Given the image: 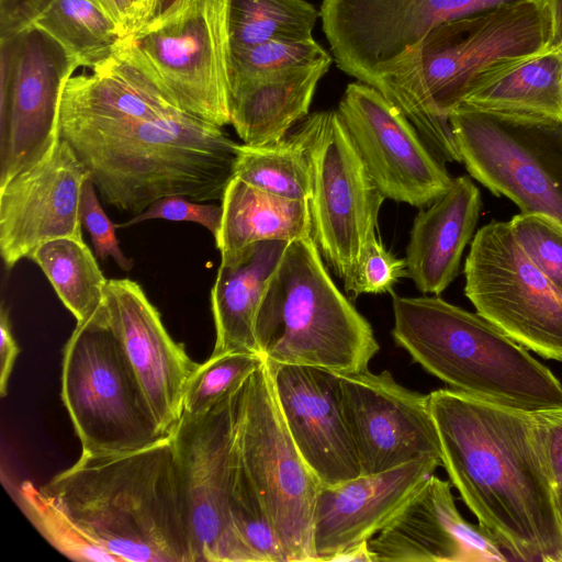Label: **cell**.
Returning a JSON list of instances; mask_svg holds the SVG:
<instances>
[{"mask_svg":"<svg viewBox=\"0 0 562 562\" xmlns=\"http://www.w3.org/2000/svg\"><path fill=\"white\" fill-rule=\"evenodd\" d=\"M441 465L512 560L562 562L553 482L530 412L440 389L429 393Z\"/></svg>","mask_w":562,"mask_h":562,"instance_id":"cell-1","label":"cell"},{"mask_svg":"<svg viewBox=\"0 0 562 562\" xmlns=\"http://www.w3.org/2000/svg\"><path fill=\"white\" fill-rule=\"evenodd\" d=\"M41 490L120 562H195L171 435L126 452H81Z\"/></svg>","mask_w":562,"mask_h":562,"instance_id":"cell-2","label":"cell"},{"mask_svg":"<svg viewBox=\"0 0 562 562\" xmlns=\"http://www.w3.org/2000/svg\"><path fill=\"white\" fill-rule=\"evenodd\" d=\"M59 135L102 200L134 216L170 195L222 200L239 145L222 126L183 112L101 124L59 122Z\"/></svg>","mask_w":562,"mask_h":562,"instance_id":"cell-3","label":"cell"},{"mask_svg":"<svg viewBox=\"0 0 562 562\" xmlns=\"http://www.w3.org/2000/svg\"><path fill=\"white\" fill-rule=\"evenodd\" d=\"M546 0H524L447 21L371 86L415 126L443 162H461L449 114L498 61L547 49Z\"/></svg>","mask_w":562,"mask_h":562,"instance_id":"cell-4","label":"cell"},{"mask_svg":"<svg viewBox=\"0 0 562 562\" xmlns=\"http://www.w3.org/2000/svg\"><path fill=\"white\" fill-rule=\"evenodd\" d=\"M392 294L397 346L452 390L533 412L562 404V384L490 321L439 295Z\"/></svg>","mask_w":562,"mask_h":562,"instance_id":"cell-5","label":"cell"},{"mask_svg":"<svg viewBox=\"0 0 562 562\" xmlns=\"http://www.w3.org/2000/svg\"><path fill=\"white\" fill-rule=\"evenodd\" d=\"M256 337L270 362L334 373L368 370L380 349L370 323L333 281L312 236L289 243L260 305Z\"/></svg>","mask_w":562,"mask_h":562,"instance_id":"cell-6","label":"cell"},{"mask_svg":"<svg viewBox=\"0 0 562 562\" xmlns=\"http://www.w3.org/2000/svg\"><path fill=\"white\" fill-rule=\"evenodd\" d=\"M229 1L178 0L120 47L176 109L222 127L231 124Z\"/></svg>","mask_w":562,"mask_h":562,"instance_id":"cell-7","label":"cell"},{"mask_svg":"<svg viewBox=\"0 0 562 562\" xmlns=\"http://www.w3.org/2000/svg\"><path fill=\"white\" fill-rule=\"evenodd\" d=\"M61 400L82 452H126L169 436L160 430L102 304L77 323L65 345Z\"/></svg>","mask_w":562,"mask_h":562,"instance_id":"cell-8","label":"cell"},{"mask_svg":"<svg viewBox=\"0 0 562 562\" xmlns=\"http://www.w3.org/2000/svg\"><path fill=\"white\" fill-rule=\"evenodd\" d=\"M311 169V236L351 293L361 256L376 237L385 200L337 110L308 115L293 132Z\"/></svg>","mask_w":562,"mask_h":562,"instance_id":"cell-9","label":"cell"},{"mask_svg":"<svg viewBox=\"0 0 562 562\" xmlns=\"http://www.w3.org/2000/svg\"><path fill=\"white\" fill-rule=\"evenodd\" d=\"M235 443L273 524L285 562H316L313 524L322 484L291 437L266 359L244 383Z\"/></svg>","mask_w":562,"mask_h":562,"instance_id":"cell-10","label":"cell"},{"mask_svg":"<svg viewBox=\"0 0 562 562\" xmlns=\"http://www.w3.org/2000/svg\"><path fill=\"white\" fill-rule=\"evenodd\" d=\"M468 172L521 213L562 223V122L491 113L460 104L449 114Z\"/></svg>","mask_w":562,"mask_h":562,"instance_id":"cell-11","label":"cell"},{"mask_svg":"<svg viewBox=\"0 0 562 562\" xmlns=\"http://www.w3.org/2000/svg\"><path fill=\"white\" fill-rule=\"evenodd\" d=\"M464 277L477 314L522 347L562 361V291L528 257L509 222L477 231Z\"/></svg>","mask_w":562,"mask_h":562,"instance_id":"cell-12","label":"cell"},{"mask_svg":"<svg viewBox=\"0 0 562 562\" xmlns=\"http://www.w3.org/2000/svg\"><path fill=\"white\" fill-rule=\"evenodd\" d=\"M0 38L1 188L43 160L59 142L64 87L79 66L37 30Z\"/></svg>","mask_w":562,"mask_h":562,"instance_id":"cell-13","label":"cell"},{"mask_svg":"<svg viewBox=\"0 0 562 562\" xmlns=\"http://www.w3.org/2000/svg\"><path fill=\"white\" fill-rule=\"evenodd\" d=\"M243 386L201 415H182L170 434L195 562H255L235 538L227 513Z\"/></svg>","mask_w":562,"mask_h":562,"instance_id":"cell-14","label":"cell"},{"mask_svg":"<svg viewBox=\"0 0 562 562\" xmlns=\"http://www.w3.org/2000/svg\"><path fill=\"white\" fill-rule=\"evenodd\" d=\"M524 0H323V31L337 66L372 85L438 25Z\"/></svg>","mask_w":562,"mask_h":562,"instance_id":"cell-15","label":"cell"},{"mask_svg":"<svg viewBox=\"0 0 562 562\" xmlns=\"http://www.w3.org/2000/svg\"><path fill=\"white\" fill-rule=\"evenodd\" d=\"M337 111L385 199L423 207L448 190L445 162L376 88L349 83Z\"/></svg>","mask_w":562,"mask_h":562,"instance_id":"cell-16","label":"cell"},{"mask_svg":"<svg viewBox=\"0 0 562 562\" xmlns=\"http://www.w3.org/2000/svg\"><path fill=\"white\" fill-rule=\"evenodd\" d=\"M336 374L361 474H376L425 457L441 459L429 394L398 384L386 370Z\"/></svg>","mask_w":562,"mask_h":562,"instance_id":"cell-17","label":"cell"},{"mask_svg":"<svg viewBox=\"0 0 562 562\" xmlns=\"http://www.w3.org/2000/svg\"><path fill=\"white\" fill-rule=\"evenodd\" d=\"M89 179L85 165L60 138L43 160L0 188V252L7 269L46 241L82 239L80 201Z\"/></svg>","mask_w":562,"mask_h":562,"instance_id":"cell-18","label":"cell"},{"mask_svg":"<svg viewBox=\"0 0 562 562\" xmlns=\"http://www.w3.org/2000/svg\"><path fill=\"white\" fill-rule=\"evenodd\" d=\"M102 308L165 435L182 416L188 382L198 368L165 328L143 288L130 279H111Z\"/></svg>","mask_w":562,"mask_h":562,"instance_id":"cell-19","label":"cell"},{"mask_svg":"<svg viewBox=\"0 0 562 562\" xmlns=\"http://www.w3.org/2000/svg\"><path fill=\"white\" fill-rule=\"evenodd\" d=\"M268 363L291 437L321 484L331 486L361 475L338 375L319 368Z\"/></svg>","mask_w":562,"mask_h":562,"instance_id":"cell-20","label":"cell"},{"mask_svg":"<svg viewBox=\"0 0 562 562\" xmlns=\"http://www.w3.org/2000/svg\"><path fill=\"white\" fill-rule=\"evenodd\" d=\"M373 562H503L512 560L484 527L459 513L451 484L431 474L394 519L369 540Z\"/></svg>","mask_w":562,"mask_h":562,"instance_id":"cell-21","label":"cell"},{"mask_svg":"<svg viewBox=\"0 0 562 562\" xmlns=\"http://www.w3.org/2000/svg\"><path fill=\"white\" fill-rule=\"evenodd\" d=\"M439 465L441 459L425 457L376 474L322 485L313 524L316 562L334 561L342 551L375 537Z\"/></svg>","mask_w":562,"mask_h":562,"instance_id":"cell-22","label":"cell"},{"mask_svg":"<svg viewBox=\"0 0 562 562\" xmlns=\"http://www.w3.org/2000/svg\"><path fill=\"white\" fill-rule=\"evenodd\" d=\"M481 206L476 186L469 177L460 176L427 209L420 207L405 257L407 277L419 292L439 295L456 279Z\"/></svg>","mask_w":562,"mask_h":562,"instance_id":"cell-23","label":"cell"},{"mask_svg":"<svg viewBox=\"0 0 562 562\" xmlns=\"http://www.w3.org/2000/svg\"><path fill=\"white\" fill-rule=\"evenodd\" d=\"M331 57L280 71L229 77L231 124L248 145L280 140L304 119Z\"/></svg>","mask_w":562,"mask_h":562,"instance_id":"cell-24","label":"cell"},{"mask_svg":"<svg viewBox=\"0 0 562 562\" xmlns=\"http://www.w3.org/2000/svg\"><path fill=\"white\" fill-rule=\"evenodd\" d=\"M181 112L120 49L90 74L71 76L63 91L59 122L112 123Z\"/></svg>","mask_w":562,"mask_h":562,"instance_id":"cell-25","label":"cell"},{"mask_svg":"<svg viewBox=\"0 0 562 562\" xmlns=\"http://www.w3.org/2000/svg\"><path fill=\"white\" fill-rule=\"evenodd\" d=\"M289 243L257 241L232 259L221 261L211 291L216 333L212 355L249 352L261 356L256 337L257 316Z\"/></svg>","mask_w":562,"mask_h":562,"instance_id":"cell-26","label":"cell"},{"mask_svg":"<svg viewBox=\"0 0 562 562\" xmlns=\"http://www.w3.org/2000/svg\"><path fill=\"white\" fill-rule=\"evenodd\" d=\"M461 104L496 114L562 122V50L496 63L474 80Z\"/></svg>","mask_w":562,"mask_h":562,"instance_id":"cell-27","label":"cell"},{"mask_svg":"<svg viewBox=\"0 0 562 562\" xmlns=\"http://www.w3.org/2000/svg\"><path fill=\"white\" fill-rule=\"evenodd\" d=\"M0 35L37 30L79 66L90 69L114 55L125 40L117 25L88 0H23L0 19Z\"/></svg>","mask_w":562,"mask_h":562,"instance_id":"cell-28","label":"cell"},{"mask_svg":"<svg viewBox=\"0 0 562 562\" xmlns=\"http://www.w3.org/2000/svg\"><path fill=\"white\" fill-rule=\"evenodd\" d=\"M216 247L221 261L262 240L292 241L311 236L308 201L283 198L234 177L222 199Z\"/></svg>","mask_w":562,"mask_h":562,"instance_id":"cell-29","label":"cell"},{"mask_svg":"<svg viewBox=\"0 0 562 562\" xmlns=\"http://www.w3.org/2000/svg\"><path fill=\"white\" fill-rule=\"evenodd\" d=\"M29 258L42 269L77 323L89 319L102 304L108 279L83 238L61 237L46 241Z\"/></svg>","mask_w":562,"mask_h":562,"instance_id":"cell-30","label":"cell"},{"mask_svg":"<svg viewBox=\"0 0 562 562\" xmlns=\"http://www.w3.org/2000/svg\"><path fill=\"white\" fill-rule=\"evenodd\" d=\"M234 177L288 199L308 201L312 195L308 159L293 133L269 144H239Z\"/></svg>","mask_w":562,"mask_h":562,"instance_id":"cell-31","label":"cell"},{"mask_svg":"<svg viewBox=\"0 0 562 562\" xmlns=\"http://www.w3.org/2000/svg\"><path fill=\"white\" fill-rule=\"evenodd\" d=\"M318 15L305 0H231V50L273 40L313 37Z\"/></svg>","mask_w":562,"mask_h":562,"instance_id":"cell-32","label":"cell"},{"mask_svg":"<svg viewBox=\"0 0 562 562\" xmlns=\"http://www.w3.org/2000/svg\"><path fill=\"white\" fill-rule=\"evenodd\" d=\"M227 513L235 538L251 554L255 562H285L273 524L238 454L236 443Z\"/></svg>","mask_w":562,"mask_h":562,"instance_id":"cell-33","label":"cell"},{"mask_svg":"<svg viewBox=\"0 0 562 562\" xmlns=\"http://www.w3.org/2000/svg\"><path fill=\"white\" fill-rule=\"evenodd\" d=\"M10 484L8 493L35 527L57 551L74 561L120 562V560L91 540L76 524L32 482Z\"/></svg>","mask_w":562,"mask_h":562,"instance_id":"cell-34","label":"cell"},{"mask_svg":"<svg viewBox=\"0 0 562 562\" xmlns=\"http://www.w3.org/2000/svg\"><path fill=\"white\" fill-rule=\"evenodd\" d=\"M265 358L249 352L212 355L191 375L183 396L182 415L198 416L240 387Z\"/></svg>","mask_w":562,"mask_h":562,"instance_id":"cell-35","label":"cell"},{"mask_svg":"<svg viewBox=\"0 0 562 562\" xmlns=\"http://www.w3.org/2000/svg\"><path fill=\"white\" fill-rule=\"evenodd\" d=\"M330 58L313 38L273 40L231 50L229 77L255 76L310 66Z\"/></svg>","mask_w":562,"mask_h":562,"instance_id":"cell-36","label":"cell"},{"mask_svg":"<svg viewBox=\"0 0 562 562\" xmlns=\"http://www.w3.org/2000/svg\"><path fill=\"white\" fill-rule=\"evenodd\" d=\"M509 223L528 257L562 291V223L542 213H520Z\"/></svg>","mask_w":562,"mask_h":562,"instance_id":"cell-37","label":"cell"},{"mask_svg":"<svg viewBox=\"0 0 562 562\" xmlns=\"http://www.w3.org/2000/svg\"><path fill=\"white\" fill-rule=\"evenodd\" d=\"M402 277H407L405 258L395 257L376 236L370 240L361 256L351 294L391 293Z\"/></svg>","mask_w":562,"mask_h":562,"instance_id":"cell-38","label":"cell"},{"mask_svg":"<svg viewBox=\"0 0 562 562\" xmlns=\"http://www.w3.org/2000/svg\"><path fill=\"white\" fill-rule=\"evenodd\" d=\"M94 188L91 179L87 180L83 184L80 217L91 236L95 256L103 261L112 257L123 271H130L133 268V261L121 250L115 234L116 226L104 213Z\"/></svg>","mask_w":562,"mask_h":562,"instance_id":"cell-39","label":"cell"},{"mask_svg":"<svg viewBox=\"0 0 562 562\" xmlns=\"http://www.w3.org/2000/svg\"><path fill=\"white\" fill-rule=\"evenodd\" d=\"M222 217V204H203L189 201V198L183 195H170L157 200L145 211L135 215L125 224L117 225V227H126L154 218L172 222H192L204 226L212 233L215 239L221 229Z\"/></svg>","mask_w":562,"mask_h":562,"instance_id":"cell-40","label":"cell"},{"mask_svg":"<svg viewBox=\"0 0 562 562\" xmlns=\"http://www.w3.org/2000/svg\"><path fill=\"white\" fill-rule=\"evenodd\" d=\"M536 438L553 484L562 482V404L530 412Z\"/></svg>","mask_w":562,"mask_h":562,"instance_id":"cell-41","label":"cell"},{"mask_svg":"<svg viewBox=\"0 0 562 562\" xmlns=\"http://www.w3.org/2000/svg\"><path fill=\"white\" fill-rule=\"evenodd\" d=\"M110 18L125 38L142 25L134 0H88Z\"/></svg>","mask_w":562,"mask_h":562,"instance_id":"cell-42","label":"cell"},{"mask_svg":"<svg viewBox=\"0 0 562 562\" xmlns=\"http://www.w3.org/2000/svg\"><path fill=\"white\" fill-rule=\"evenodd\" d=\"M0 395L4 397L11 372L20 352L11 331L9 314L4 307L1 308L0 313Z\"/></svg>","mask_w":562,"mask_h":562,"instance_id":"cell-43","label":"cell"},{"mask_svg":"<svg viewBox=\"0 0 562 562\" xmlns=\"http://www.w3.org/2000/svg\"><path fill=\"white\" fill-rule=\"evenodd\" d=\"M551 19L550 37L546 50H562V0H546Z\"/></svg>","mask_w":562,"mask_h":562,"instance_id":"cell-44","label":"cell"},{"mask_svg":"<svg viewBox=\"0 0 562 562\" xmlns=\"http://www.w3.org/2000/svg\"><path fill=\"white\" fill-rule=\"evenodd\" d=\"M369 541L362 542L358 546L351 547L340 554H338L334 561H366L373 562L372 555L369 549Z\"/></svg>","mask_w":562,"mask_h":562,"instance_id":"cell-45","label":"cell"},{"mask_svg":"<svg viewBox=\"0 0 562 562\" xmlns=\"http://www.w3.org/2000/svg\"><path fill=\"white\" fill-rule=\"evenodd\" d=\"M156 0H134L136 10L138 12L142 25L145 24L149 15L151 14V11L155 7Z\"/></svg>","mask_w":562,"mask_h":562,"instance_id":"cell-46","label":"cell"},{"mask_svg":"<svg viewBox=\"0 0 562 562\" xmlns=\"http://www.w3.org/2000/svg\"><path fill=\"white\" fill-rule=\"evenodd\" d=\"M178 0H156L151 14L145 22L154 21L165 14Z\"/></svg>","mask_w":562,"mask_h":562,"instance_id":"cell-47","label":"cell"},{"mask_svg":"<svg viewBox=\"0 0 562 562\" xmlns=\"http://www.w3.org/2000/svg\"><path fill=\"white\" fill-rule=\"evenodd\" d=\"M23 0H0V19L10 15Z\"/></svg>","mask_w":562,"mask_h":562,"instance_id":"cell-48","label":"cell"},{"mask_svg":"<svg viewBox=\"0 0 562 562\" xmlns=\"http://www.w3.org/2000/svg\"><path fill=\"white\" fill-rule=\"evenodd\" d=\"M558 516L562 526V482L553 485Z\"/></svg>","mask_w":562,"mask_h":562,"instance_id":"cell-49","label":"cell"}]
</instances>
